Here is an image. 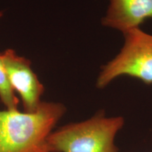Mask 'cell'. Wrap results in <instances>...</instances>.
<instances>
[{"label":"cell","mask_w":152,"mask_h":152,"mask_svg":"<svg viewBox=\"0 0 152 152\" xmlns=\"http://www.w3.org/2000/svg\"><path fill=\"white\" fill-rule=\"evenodd\" d=\"M66 111L62 104L42 102L31 113L0 111V152H46L47 139Z\"/></svg>","instance_id":"6da1fadb"},{"label":"cell","mask_w":152,"mask_h":152,"mask_svg":"<svg viewBox=\"0 0 152 152\" xmlns=\"http://www.w3.org/2000/svg\"><path fill=\"white\" fill-rule=\"evenodd\" d=\"M124 118L106 117L100 111L86 121L68 124L52 132L46 152H118L115 140Z\"/></svg>","instance_id":"7a4b0ae2"},{"label":"cell","mask_w":152,"mask_h":152,"mask_svg":"<svg viewBox=\"0 0 152 152\" xmlns=\"http://www.w3.org/2000/svg\"><path fill=\"white\" fill-rule=\"evenodd\" d=\"M124 45L113 60L102 67L96 87L103 89L118 77L128 75L152 85V35L134 28L123 33Z\"/></svg>","instance_id":"3957f363"},{"label":"cell","mask_w":152,"mask_h":152,"mask_svg":"<svg viewBox=\"0 0 152 152\" xmlns=\"http://www.w3.org/2000/svg\"><path fill=\"white\" fill-rule=\"evenodd\" d=\"M14 92L21 98L25 112L35 111L40 105L44 87L30 68V62L18 56L13 49H7L0 54Z\"/></svg>","instance_id":"277c9868"},{"label":"cell","mask_w":152,"mask_h":152,"mask_svg":"<svg viewBox=\"0 0 152 152\" xmlns=\"http://www.w3.org/2000/svg\"><path fill=\"white\" fill-rule=\"evenodd\" d=\"M152 18V0H111L102 24L123 33Z\"/></svg>","instance_id":"5b68a950"},{"label":"cell","mask_w":152,"mask_h":152,"mask_svg":"<svg viewBox=\"0 0 152 152\" xmlns=\"http://www.w3.org/2000/svg\"><path fill=\"white\" fill-rule=\"evenodd\" d=\"M0 99L8 110H17L18 99L9 82L8 75L0 58Z\"/></svg>","instance_id":"8992f818"},{"label":"cell","mask_w":152,"mask_h":152,"mask_svg":"<svg viewBox=\"0 0 152 152\" xmlns=\"http://www.w3.org/2000/svg\"><path fill=\"white\" fill-rule=\"evenodd\" d=\"M1 15H2V14H1V12H0V17H1Z\"/></svg>","instance_id":"52a82bcc"}]
</instances>
